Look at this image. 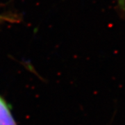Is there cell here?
<instances>
[{
    "mask_svg": "<svg viewBox=\"0 0 125 125\" xmlns=\"http://www.w3.org/2000/svg\"><path fill=\"white\" fill-rule=\"evenodd\" d=\"M0 125H18L14 117L11 106L0 95Z\"/></svg>",
    "mask_w": 125,
    "mask_h": 125,
    "instance_id": "cell-1",
    "label": "cell"
},
{
    "mask_svg": "<svg viewBox=\"0 0 125 125\" xmlns=\"http://www.w3.org/2000/svg\"><path fill=\"white\" fill-rule=\"evenodd\" d=\"M14 21H15V19L14 18L4 15H0V24L4 22H13Z\"/></svg>",
    "mask_w": 125,
    "mask_h": 125,
    "instance_id": "cell-2",
    "label": "cell"
}]
</instances>
